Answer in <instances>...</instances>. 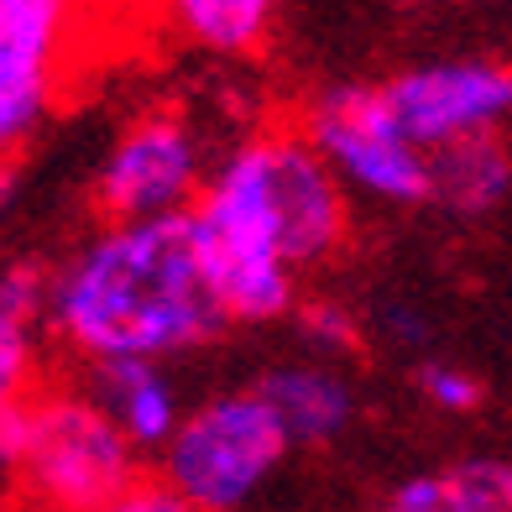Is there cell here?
<instances>
[{
	"instance_id": "obj_3",
	"label": "cell",
	"mask_w": 512,
	"mask_h": 512,
	"mask_svg": "<svg viewBox=\"0 0 512 512\" xmlns=\"http://www.w3.org/2000/svg\"><path fill=\"white\" fill-rule=\"evenodd\" d=\"M288 450L293 439L262 392H220L183 418L162 450V481L199 512H241L262 497Z\"/></svg>"
},
{
	"instance_id": "obj_13",
	"label": "cell",
	"mask_w": 512,
	"mask_h": 512,
	"mask_svg": "<svg viewBox=\"0 0 512 512\" xmlns=\"http://www.w3.org/2000/svg\"><path fill=\"white\" fill-rule=\"evenodd\" d=\"M450 512H512V455H471L445 471Z\"/></svg>"
},
{
	"instance_id": "obj_7",
	"label": "cell",
	"mask_w": 512,
	"mask_h": 512,
	"mask_svg": "<svg viewBox=\"0 0 512 512\" xmlns=\"http://www.w3.org/2000/svg\"><path fill=\"white\" fill-rule=\"evenodd\" d=\"M262 152V183H267V215L277 230V251L293 272L324 267L345 246V183L335 168L314 152L304 131H277L256 142Z\"/></svg>"
},
{
	"instance_id": "obj_5",
	"label": "cell",
	"mask_w": 512,
	"mask_h": 512,
	"mask_svg": "<svg viewBox=\"0 0 512 512\" xmlns=\"http://www.w3.org/2000/svg\"><path fill=\"white\" fill-rule=\"evenodd\" d=\"M204 183L209 178H204L194 131L178 115L157 110L121 131V142L100 162L95 199L110 215V225L168 220V215H189L204 194Z\"/></svg>"
},
{
	"instance_id": "obj_9",
	"label": "cell",
	"mask_w": 512,
	"mask_h": 512,
	"mask_svg": "<svg viewBox=\"0 0 512 512\" xmlns=\"http://www.w3.org/2000/svg\"><path fill=\"white\" fill-rule=\"evenodd\" d=\"M89 398L121 424V434L136 450H168L173 434L183 429L178 392L162 377L157 361H136V356L95 361L89 366Z\"/></svg>"
},
{
	"instance_id": "obj_18",
	"label": "cell",
	"mask_w": 512,
	"mask_h": 512,
	"mask_svg": "<svg viewBox=\"0 0 512 512\" xmlns=\"http://www.w3.org/2000/svg\"><path fill=\"white\" fill-rule=\"evenodd\" d=\"M95 512H199V507H189L168 481L162 486H147V481H136L126 497H115V502H105V507H95Z\"/></svg>"
},
{
	"instance_id": "obj_12",
	"label": "cell",
	"mask_w": 512,
	"mask_h": 512,
	"mask_svg": "<svg viewBox=\"0 0 512 512\" xmlns=\"http://www.w3.org/2000/svg\"><path fill=\"white\" fill-rule=\"evenodd\" d=\"M173 27L209 53H251L267 37L277 0H162Z\"/></svg>"
},
{
	"instance_id": "obj_11",
	"label": "cell",
	"mask_w": 512,
	"mask_h": 512,
	"mask_svg": "<svg viewBox=\"0 0 512 512\" xmlns=\"http://www.w3.org/2000/svg\"><path fill=\"white\" fill-rule=\"evenodd\" d=\"M434 204H445L460 220H481L507 204L512 194V152L497 136H471V142L429 152Z\"/></svg>"
},
{
	"instance_id": "obj_6",
	"label": "cell",
	"mask_w": 512,
	"mask_h": 512,
	"mask_svg": "<svg viewBox=\"0 0 512 512\" xmlns=\"http://www.w3.org/2000/svg\"><path fill=\"white\" fill-rule=\"evenodd\" d=\"M382 95L413 142L424 152H439L471 136H497V126L512 115V68L497 58L418 63L392 74Z\"/></svg>"
},
{
	"instance_id": "obj_14",
	"label": "cell",
	"mask_w": 512,
	"mask_h": 512,
	"mask_svg": "<svg viewBox=\"0 0 512 512\" xmlns=\"http://www.w3.org/2000/svg\"><path fill=\"white\" fill-rule=\"evenodd\" d=\"M298 335L309 340L314 356H351L361 345V319L340 304V298H304L293 309Z\"/></svg>"
},
{
	"instance_id": "obj_16",
	"label": "cell",
	"mask_w": 512,
	"mask_h": 512,
	"mask_svg": "<svg viewBox=\"0 0 512 512\" xmlns=\"http://www.w3.org/2000/svg\"><path fill=\"white\" fill-rule=\"evenodd\" d=\"M377 330L392 345H403V351H424L434 340V319L418 304H408V298H387V304H377Z\"/></svg>"
},
{
	"instance_id": "obj_4",
	"label": "cell",
	"mask_w": 512,
	"mask_h": 512,
	"mask_svg": "<svg viewBox=\"0 0 512 512\" xmlns=\"http://www.w3.org/2000/svg\"><path fill=\"white\" fill-rule=\"evenodd\" d=\"M304 136L345 189L377 204H429V152L398 126L382 84H335L304 110Z\"/></svg>"
},
{
	"instance_id": "obj_1",
	"label": "cell",
	"mask_w": 512,
	"mask_h": 512,
	"mask_svg": "<svg viewBox=\"0 0 512 512\" xmlns=\"http://www.w3.org/2000/svg\"><path fill=\"white\" fill-rule=\"evenodd\" d=\"M48 324L68 351L95 361H162L209 345L225 330V309L204 277L194 220L105 225L53 272Z\"/></svg>"
},
{
	"instance_id": "obj_15",
	"label": "cell",
	"mask_w": 512,
	"mask_h": 512,
	"mask_svg": "<svg viewBox=\"0 0 512 512\" xmlns=\"http://www.w3.org/2000/svg\"><path fill=\"white\" fill-rule=\"evenodd\" d=\"M413 377H418V392H424L439 413H471V408H481V382L465 366H455V361L424 356Z\"/></svg>"
},
{
	"instance_id": "obj_2",
	"label": "cell",
	"mask_w": 512,
	"mask_h": 512,
	"mask_svg": "<svg viewBox=\"0 0 512 512\" xmlns=\"http://www.w3.org/2000/svg\"><path fill=\"white\" fill-rule=\"evenodd\" d=\"M0 455L42 512H95L136 486V445L79 392L0 403Z\"/></svg>"
},
{
	"instance_id": "obj_10",
	"label": "cell",
	"mask_w": 512,
	"mask_h": 512,
	"mask_svg": "<svg viewBox=\"0 0 512 512\" xmlns=\"http://www.w3.org/2000/svg\"><path fill=\"white\" fill-rule=\"evenodd\" d=\"M256 392L272 403L277 424L288 429L293 445H330L335 434L356 418V392L330 361H288L272 366Z\"/></svg>"
},
{
	"instance_id": "obj_17",
	"label": "cell",
	"mask_w": 512,
	"mask_h": 512,
	"mask_svg": "<svg viewBox=\"0 0 512 512\" xmlns=\"http://www.w3.org/2000/svg\"><path fill=\"white\" fill-rule=\"evenodd\" d=\"M382 512H450L445 476H408L403 486H392Z\"/></svg>"
},
{
	"instance_id": "obj_8",
	"label": "cell",
	"mask_w": 512,
	"mask_h": 512,
	"mask_svg": "<svg viewBox=\"0 0 512 512\" xmlns=\"http://www.w3.org/2000/svg\"><path fill=\"white\" fill-rule=\"evenodd\" d=\"M74 0H0V142L16 147L42 126L53 89V53Z\"/></svg>"
}]
</instances>
